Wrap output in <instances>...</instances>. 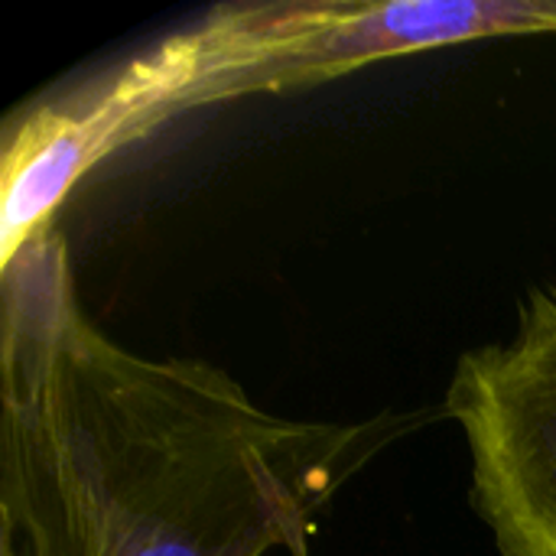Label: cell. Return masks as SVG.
Instances as JSON below:
<instances>
[{
    "instance_id": "7a4b0ae2",
    "label": "cell",
    "mask_w": 556,
    "mask_h": 556,
    "mask_svg": "<svg viewBox=\"0 0 556 556\" xmlns=\"http://www.w3.org/2000/svg\"><path fill=\"white\" fill-rule=\"evenodd\" d=\"M556 36V0L225 3L108 75L13 117L0 166V267L101 160L160 124L248 94L293 91L446 46Z\"/></svg>"
},
{
    "instance_id": "3957f363",
    "label": "cell",
    "mask_w": 556,
    "mask_h": 556,
    "mask_svg": "<svg viewBox=\"0 0 556 556\" xmlns=\"http://www.w3.org/2000/svg\"><path fill=\"white\" fill-rule=\"evenodd\" d=\"M443 414L466 437L498 556H556V287L525 296L508 342L456 362Z\"/></svg>"
},
{
    "instance_id": "6da1fadb",
    "label": "cell",
    "mask_w": 556,
    "mask_h": 556,
    "mask_svg": "<svg viewBox=\"0 0 556 556\" xmlns=\"http://www.w3.org/2000/svg\"><path fill=\"white\" fill-rule=\"evenodd\" d=\"M0 287V556H306L339 489L430 417H283L212 362L124 349L55 228Z\"/></svg>"
}]
</instances>
